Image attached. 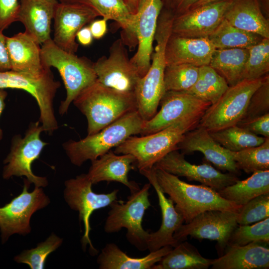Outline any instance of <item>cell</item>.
I'll list each match as a JSON object with an SVG mask.
<instances>
[{
	"mask_svg": "<svg viewBox=\"0 0 269 269\" xmlns=\"http://www.w3.org/2000/svg\"><path fill=\"white\" fill-rule=\"evenodd\" d=\"M154 169L162 191L175 204V207L182 215L185 224L206 211L238 212L242 206L223 198L218 191L207 185L189 184L163 170Z\"/></svg>",
	"mask_w": 269,
	"mask_h": 269,
	"instance_id": "1",
	"label": "cell"
},
{
	"mask_svg": "<svg viewBox=\"0 0 269 269\" xmlns=\"http://www.w3.org/2000/svg\"><path fill=\"white\" fill-rule=\"evenodd\" d=\"M73 103L87 120V135L96 134L125 114L137 110L134 93L117 91L98 80Z\"/></svg>",
	"mask_w": 269,
	"mask_h": 269,
	"instance_id": "2",
	"label": "cell"
},
{
	"mask_svg": "<svg viewBox=\"0 0 269 269\" xmlns=\"http://www.w3.org/2000/svg\"><path fill=\"white\" fill-rule=\"evenodd\" d=\"M144 122L137 110L133 111L96 134L78 141L70 139L65 142L63 148L71 162L80 166L119 145L129 137L140 134Z\"/></svg>",
	"mask_w": 269,
	"mask_h": 269,
	"instance_id": "3",
	"label": "cell"
},
{
	"mask_svg": "<svg viewBox=\"0 0 269 269\" xmlns=\"http://www.w3.org/2000/svg\"><path fill=\"white\" fill-rule=\"evenodd\" d=\"M200 119L178 122L157 132L140 137L131 136L115 147L116 154H130L135 159L138 170L149 169L177 144L187 132L196 128Z\"/></svg>",
	"mask_w": 269,
	"mask_h": 269,
	"instance_id": "4",
	"label": "cell"
},
{
	"mask_svg": "<svg viewBox=\"0 0 269 269\" xmlns=\"http://www.w3.org/2000/svg\"><path fill=\"white\" fill-rule=\"evenodd\" d=\"M41 57L44 65L56 68L63 80L66 97L61 101L59 112L62 116L70 105L86 88L97 80L93 62L85 57H78L58 46L50 39L41 45Z\"/></svg>",
	"mask_w": 269,
	"mask_h": 269,
	"instance_id": "5",
	"label": "cell"
},
{
	"mask_svg": "<svg viewBox=\"0 0 269 269\" xmlns=\"http://www.w3.org/2000/svg\"><path fill=\"white\" fill-rule=\"evenodd\" d=\"M149 183L145 184L137 191L131 193L124 202L117 200L112 203L106 220L104 230L107 233H117L126 228L129 242L137 250H147L148 232L142 224L145 211L151 205L149 200Z\"/></svg>",
	"mask_w": 269,
	"mask_h": 269,
	"instance_id": "6",
	"label": "cell"
},
{
	"mask_svg": "<svg viewBox=\"0 0 269 269\" xmlns=\"http://www.w3.org/2000/svg\"><path fill=\"white\" fill-rule=\"evenodd\" d=\"M170 35L168 27L159 26L157 28L154 35L156 44L151 55L150 67L139 79L134 92L137 111L144 121L151 119L157 113L160 100L165 92V49Z\"/></svg>",
	"mask_w": 269,
	"mask_h": 269,
	"instance_id": "7",
	"label": "cell"
},
{
	"mask_svg": "<svg viewBox=\"0 0 269 269\" xmlns=\"http://www.w3.org/2000/svg\"><path fill=\"white\" fill-rule=\"evenodd\" d=\"M263 77L243 80L229 86L206 110L198 126L210 133L237 125L241 120L252 94L261 85Z\"/></svg>",
	"mask_w": 269,
	"mask_h": 269,
	"instance_id": "8",
	"label": "cell"
},
{
	"mask_svg": "<svg viewBox=\"0 0 269 269\" xmlns=\"http://www.w3.org/2000/svg\"><path fill=\"white\" fill-rule=\"evenodd\" d=\"M60 86L51 71L35 77L13 70L0 72V88L24 90L36 100L40 111L39 122L44 132L52 134L58 128L53 101Z\"/></svg>",
	"mask_w": 269,
	"mask_h": 269,
	"instance_id": "9",
	"label": "cell"
},
{
	"mask_svg": "<svg viewBox=\"0 0 269 269\" xmlns=\"http://www.w3.org/2000/svg\"><path fill=\"white\" fill-rule=\"evenodd\" d=\"M43 131L39 121L31 122L23 137L19 134L13 137L10 151L3 161L5 164L2 172L3 179L24 176L35 187H45L48 185L46 177L35 175L31 169L32 163L39 157L48 144L40 138Z\"/></svg>",
	"mask_w": 269,
	"mask_h": 269,
	"instance_id": "10",
	"label": "cell"
},
{
	"mask_svg": "<svg viewBox=\"0 0 269 269\" xmlns=\"http://www.w3.org/2000/svg\"><path fill=\"white\" fill-rule=\"evenodd\" d=\"M64 197L65 201L72 210L79 212V219L82 221L84 233L82 238V247L89 244L91 253L96 254L97 250L93 247L89 235L91 230L90 219L94 211L105 208L117 200L118 189L108 193H96L92 190V183L87 174H81L65 181Z\"/></svg>",
	"mask_w": 269,
	"mask_h": 269,
	"instance_id": "11",
	"label": "cell"
},
{
	"mask_svg": "<svg viewBox=\"0 0 269 269\" xmlns=\"http://www.w3.org/2000/svg\"><path fill=\"white\" fill-rule=\"evenodd\" d=\"M30 184L27 179H24L21 193L0 207V230L2 244L13 234L25 236L30 233L31 216L50 202L41 187H35L32 192H29Z\"/></svg>",
	"mask_w": 269,
	"mask_h": 269,
	"instance_id": "12",
	"label": "cell"
},
{
	"mask_svg": "<svg viewBox=\"0 0 269 269\" xmlns=\"http://www.w3.org/2000/svg\"><path fill=\"white\" fill-rule=\"evenodd\" d=\"M159 112L144 121L140 136L151 134L183 120L201 119L211 105L183 91H167L162 96Z\"/></svg>",
	"mask_w": 269,
	"mask_h": 269,
	"instance_id": "13",
	"label": "cell"
},
{
	"mask_svg": "<svg viewBox=\"0 0 269 269\" xmlns=\"http://www.w3.org/2000/svg\"><path fill=\"white\" fill-rule=\"evenodd\" d=\"M93 66L101 84L120 92L134 93L141 77L129 58L121 38L112 43L108 57H100Z\"/></svg>",
	"mask_w": 269,
	"mask_h": 269,
	"instance_id": "14",
	"label": "cell"
},
{
	"mask_svg": "<svg viewBox=\"0 0 269 269\" xmlns=\"http://www.w3.org/2000/svg\"><path fill=\"white\" fill-rule=\"evenodd\" d=\"M238 212L219 210L203 212L189 223L183 224L174 233L173 237L179 243L188 236L199 240L216 241L218 251L223 253L232 233L238 226Z\"/></svg>",
	"mask_w": 269,
	"mask_h": 269,
	"instance_id": "15",
	"label": "cell"
},
{
	"mask_svg": "<svg viewBox=\"0 0 269 269\" xmlns=\"http://www.w3.org/2000/svg\"><path fill=\"white\" fill-rule=\"evenodd\" d=\"M233 0H218L174 15L171 33L187 38H208L223 20Z\"/></svg>",
	"mask_w": 269,
	"mask_h": 269,
	"instance_id": "16",
	"label": "cell"
},
{
	"mask_svg": "<svg viewBox=\"0 0 269 269\" xmlns=\"http://www.w3.org/2000/svg\"><path fill=\"white\" fill-rule=\"evenodd\" d=\"M99 13L90 5L80 2H60L54 13V42L62 49L72 53L77 51L76 34L91 23Z\"/></svg>",
	"mask_w": 269,
	"mask_h": 269,
	"instance_id": "17",
	"label": "cell"
},
{
	"mask_svg": "<svg viewBox=\"0 0 269 269\" xmlns=\"http://www.w3.org/2000/svg\"><path fill=\"white\" fill-rule=\"evenodd\" d=\"M177 176L185 177L188 180L196 181L217 191L233 184L239 179L236 175L223 173L207 163L193 164L186 161L184 154L173 150L156 162L153 166Z\"/></svg>",
	"mask_w": 269,
	"mask_h": 269,
	"instance_id": "18",
	"label": "cell"
},
{
	"mask_svg": "<svg viewBox=\"0 0 269 269\" xmlns=\"http://www.w3.org/2000/svg\"><path fill=\"white\" fill-rule=\"evenodd\" d=\"M162 6V0H141L135 13V33L138 48L131 61L141 78L150 66L153 42Z\"/></svg>",
	"mask_w": 269,
	"mask_h": 269,
	"instance_id": "19",
	"label": "cell"
},
{
	"mask_svg": "<svg viewBox=\"0 0 269 269\" xmlns=\"http://www.w3.org/2000/svg\"><path fill=\"white\" fill-rule=\"evenodd\" d=\"M148 180L157 194L160 208L162 221L159 229L149 233L147 249L154 251L165 246L176 247L179 243L174 238V233L184 222L181 213L177 211L174 203L170 198H167L159 186L155 174L153 167L149 169L139 171Z\"/></svg>",
	"mask_w": 269,
	"mask_h": 269,
	"instance_id": "20",
	"label": "cell"
},
{
	"mask_svg": "<svg viewBox=\"0 0 269 269\" xmlns=\"http://www.w3.org/2000/svg\"><path fill=\"white\" fill-rule=\"evenodd\" d=\"M6 43L11 70L35 77L51 71L42 62L40 44L25 31L6 36Z\"/></svg>",
	"mask_w": 269,
	"mask_h": 269,
	"instance_id": "21",
	"label": "cell"
},
{
	"mask_svg": "<svg viewBox=\"0 0 269 269\" xmlns=\"http://www.w3.org/2000/svg\"><path fill=\"white\" fill-rule=\"evenodd\" d=\"M177 147L183 154L200 151L218 169L239 174L240 169L229 150L216 141L208 131L198 125L185 134Z\"/></svg>",
	"mask_w": 269,
	"mask_h": 269,
	"instance_id": "22",
	"label": "cell"
},
{
	"mask_svg": "<svg viewBox=\"0 0 269 269\" xmlns=\"http://www.w3.org/2000/svg\"><path fill=\"white\" fill-rule=\"evenodd\" d=\"M134 157L130 154H116L110 150L91 161L87 175L92 184L102 181H115L127 186L131 193L138 190V184L130 181L128 174L134 168Z\"/></svg>",
	"mask_w": 269,
	"mask_h": 269,
	"instance_id": "23",
	"label": "cell"
},
{
	"mask_svg": "<svg viewBox=\"0 0 269 269\" xmlns=\"http://www.w3.org/2000/svg\"><path fill=\"white\" fill-rule=\"evenodd\" d=\"M216 48L207 38H191L171 34L165 49L166 66L188 64L209 65Z\"/></svg>",
	"mask_w": 269,
	"mask_h": 269,
	"instance_id": "24",
	"label": "cell"
},
{
	"mask_svg": "<svg viewBox=\"0 0 269 269\" xmlns=\"http://www.w3.org/2000/svg\"><path fill=\"white\" fill-rule=\"evenodd\" d=\"M58 0H20L17 21L42 45L51 39V25Z\"/></svg>",
	"mask_w": 269,
	"mask_h": 269,
	"instance_id": "25",
	"label": "cell"
},
{
	"mask_svg": "<svg viewBox=\"0 0 269 269\" xmlns=\"http://www.w3.org/2000/svg\"><path fill=\"white\" fill-rule=\"evenodd\" d=\"M267 244L253 242L244 246L229 245L223 254L213 259L212 269H267L269 249Z\"/></svg>",
	"mask_w": 269,
	"mask_h": 269,
	"instance_id": "26",
	"label": "cell"
},
{
	"mask_svg": "<svg viewBox=\"0 0 269 269\" xmlns=\"http://www.w3.org/2000/svg\"><path fill=\"white\" fill-rule=\"evenodd\" d=\"M173 247L165 246L142 258L129 256L115 243H108L97 258L100 269H151Z\"/></svg>",
	"mask_w": 269,
	"mask_h": 269,
	"instance_id": "27",
	"label": "cell"
},
{
	"mask_svg": "<svg viewBox=\"0 0 269 269\" xmlns=\"http://www.w3.org/2000/svg\"><path fill=\"white\" fill-rule=\"evenodd\" d=\"M224 18L237 28L269 38V21L258 0H233Z\"/></svg>",
	"mask_w": 269,
	"mask_h": 269,
	"instance_id": "28",
	"label": "cell"
},
{
	"mask_svg": "<svg viewBox=\"0 0 269 269\" xmlns=\"http://www.w3.org/2000/svg\"><path fill=\"white\" fill-rule=\"evenodd\" d=\"M103 18L113 20L122 29V38L130 49L137 45L135 33V18L124 0H85Z\"/></svg>",
	"mask_w": 269,
	"mask_h": 269,
	"instance_id": "29",
	"label": "cell"
},
{
	"mask_svg": "<svg viewBox=\"0 0 269 269\" xmlns=\"http://www.w3.org/2000/svg\"><path fill=\"white\" fill-rule=\"evenodd\" d=\"M218 192L226 200L243 206L261 194L269 193V170L254 172L247 179H239Z\"/></svg>",
	"mask_w": 269,
	"mask_h": 269,
	"instance_id": "30",
	"label": "cell"
},
{
	"mask_svg": "<svg viewBox=\"0 0 269 269\" xmlns=\"http://www.w3.org/2000/svg\"><path fill=\"white\" fill-rule=\"evenodd\" d=\"M249 54V49L246 48L216 49L209 66L231 86L242 81L243 71Z\"/></svg>",
	"mask_w": 269,
	"mask_h": 269,
	"instance_id": "31",
	"label": "cell"
},
{
	"mask_svg": "<svg viewBox=\"0 0 269 269\" xmlns=\"http://www.w3.org/2000/svg\"><path fill=\"white\" fill-rule=\"evenodd\" d=\"M151 269H207L213 259L204 258L187 242H180Z\"/></svg>",
	"mask_w": 269,
	"mask_h": 269,
	"instance_id": "32",
	"label": "cell"
},
{
	"mask_svg": "<svg viewBox=\"0 0 269 269\" xmlns=\"http://www.w3.org/2000/svg\"><path fill=\"white\" fill-rule=\"evenodd\" d=\"M216 49L246 48L259 43L260 35L237 28L225 18L207 38Z\"/></svg>",
	"mask_w": 269,
	"mask_h": 269,
	"instance_id": "33",
	"label": "cell"
},
{
	"mask_svg": "<svg viewBox=\"0 0 269 269\" xmlns=\"http://www.w3.org/2000/svg\"><path fill=\"white\" fill-rule=\"evenodd\" d=\"M229 87L223 77L210 66L205 65L199 67V75L196 82L185 92L212 105Z\"/></svg>",
	"mask_w": 269,
	"mask_h": 269,
	"instance_id": "34",
	"label": "cell"
},
{
	"mask_svg": "<svg viewBox=\"0 0 269 269\" xmlns=\"http://www.w3.org/2000/svg\"><path fill=\"white\" fill-rule=\"evenodd\" d=\"M209 133L216 141L231 151H238L260 145L266 139L238 125Z\"/></svg>",
	"mask_w": 269,
	"mask_h": 269,
	"instance_id": "35",
	"label": "cell"
},
{
	"mask_svg": "<svg viewBox=\"0 0 269 269\" xmlns=\"http://www.w3.org/2000/svg\"><path fill=\"white\" fill-rule=\"evenodd\" d=\"M229 152L239 169L246 173L269 170V138L260 145Z\"/></svg>",
	"mask_w": 269,
	"mask_h": 269,
	"instance_id": "36",
	"label": "cell"
},
{
	"mask_svg": "<svg viewBox=\"0 0 269 269\" xmlns=\"http://www.w3.org/2000/svg\"><path fill=\"white\" fill-rule=\"evenodd\" d=\"M199 72V67L188 64L166 66L164 73L165 91H187L196 82Z\"/></svg>",
	"mask_w": 269,
	"mask_h": 269,
	"instance_id": "37",
	"label": "cell"
},
{
	"mask_svg": "<svg viewBox=\"0 0 269 269\" xmlns=\"http://www.w3.org/2000/svg\"><path fill=\"white\" fill-rule=\"evenodd\" d=\"M249 49V57L245 64L242 80L257 79L269 72V38H264Z\"/></svg>",
	"mask_w": 269,
	"mask_h": 269,
	"instance_id": "38",
	"label": "cell"
},
{
	"mask_svg": "<svg viewBox=\"0 0 269 269\" xmlns=\"http://www.w3.org/2000/svg\"><path fill=\"white\" fill-rule=\"evenodd\" d=\"M63 239L52 233L35 248L24 250L14 258L18 263L28 265L31 269H43L47 257L62 244Z\"/></svg>",
	"mask_w": 269,
	"mask_h": 269,
	"instance_id": "39",
	"label": "cell"
},
{
	"mask_svg": "<svg viewBox=\"0 0 269 269\" xmlns=\"http://www.w3.org/2000/svg\"><path fill=\"white\" fill-rule=\"evenodd\" d=\"M253 242L269 243V218L252 225H239L232 233L227 246H244Z\"/></svg>",
	"mask_w": 269,
	"mask_h": 269,
	"instance_id": "40",
	"label": "cell"
},
{
	"mask_svg": "<svg viewBox=\"0 0 269 269\" xmlns=\"http://www.w3.org/2000/svg\"><path fill=\"white\" fill-rule=\"evenodd\" d=\"M269 217V193L261 194L243 205L238 212L237 223L250 225Z\"/></svg>",
	"mask_w": 269,
	"mask_h": 269,
	"instance_id": "41",
	"label": "cell"
},
{
	"mask_svg": "<svg viewBox=\"0 0 269 269\" xmlns=\"http://www.w3.org/2000/svg\"><path fill=\"white\" fill-rule=\"evenodd\" d=\"M269 113V75L252 94L246 111L239 123L245 122Z\"/></svg>",
	"mask_w": 269,
	"mask_h": 269,
	"instance_id": "42",
	"label": "cell"
},
{
	"mask_svg": "<svg viewBox=\"0 0 269 269\" xmlns=\"http://www.w3.org/2000/svg\"><path fill=\"white\" fill-rule=\"evenodd\" d=\"M20 0H0V29L3 30L16 21Z\"/></svg>",
	"mask_w": 269,
	"mask_h": 269,
	"instance_id": "43",
	"label": "cell"
},
{
	"mask_svg": "<svg viewBox=\"0 0 269 269\" xmlns=\"http://www.w3.org/2000/svg\"><path fill=\"white\" fill-rule=\"evenodd\" d=\"M237 125L244 128L253 134L269 138V113L251 120L239 123Z\"/></svg>",
	"mask_w": 269,
	"mask_h": 269,
	"instance_id": "44",
	"label": "cell"
},
{
	"mask_svg": "<svg viewBox=\"0 0 269 269\" xmlns=\"http://www.w3.org/2000/svg\"><path fill=\"white\" fill-rule=\"evenodd\" d=\"M0 29V72L11 70L5 36Z\"/></svg>",
	"mask_w": 269,
	"mask_h": 269,
	"instance_id": "45",
	"label": "cell"
},
{
	"mask_svg": "<svg viewBox=\"0 0 269 269\" xmlns=\"http://www.w3.org/2000/svg\"><path fill=\"white\" fill-rule=\"evenodd\" d=\"M107 20L102 19L93 20L89 25L93 37L99 39L104 37L107 31Z\"/></svg>",
	"mask_w": 269,
	"mask_h": 269,
	"instance_id": "46",
	"label": "cell"
},
{
	"mask_svg": "<svg viewBox=\"0 0 269 269\" xmlns=\"http://www.w3.org/2000/svg\"><path fill=\"white\" fill-rule=\"evenodd\" d=\"M76 38L79 43L83 46L90 45L93 41V36L89 26H84L77 32Z\"/></svg>",
	"mask_w": 269,
	"mask_h": 269,
	"instance_id": "47",
	"label": "cell"
},
{
	"mask_svg": "<svg viewBox=\"0 0 269 269\" xmlns=\"http://www.w3.org/2000/svg\"><path fill=\"white\" fill-rule=\"evenodd\" d=\"M177 14H181L188 10L195 3L200 0H171Z\"/></svg>",
	"mask_w": 269,
	"mask_h": 269,
	"instance_id": "48",
	"label": "cell"
},
{
	"mask_svg": "<svg viewBox=\"0 0 269 269\" xmlns=\"http://www.w3.org/2000/svg\"><path fill=\"white\" fill-rule=\"evenodd\" d=\"M7 96V92L4 89L0 88V117L2 113V112L5 108V100ZM3 137V132L0 128V140Z\"/></svg>",
	"mask_w": 269,
	"mask_h": 269,
	"instance_id": "49",
	"label": "cell"
},
{
	"mask_svg": "<svg viewBox=\"0 0 269 269\" xmlns=\"http://www.w3.org/2000/svg\"><path fill=\"white\" fill-rule=\"evenodd\" d=\"M140 0H124L134 14H135L136 12Z\"/></svg>",
	"mask_w": 269,
	"mask_h": 269,
	"instance_id": "50",
	"label": "cell"
},
{
	"mask_svg": "<svg viewBox=\"0 0 269 269\" xmlns=\"http://www.w3.org/2000/svg\"><path fill=\"white\" fill-rule=\"evenodd\" d=\"M220 0H200L195 3L190 9L197 7L207 3L213 2Z\"/></svg>",
	"mask_w": 269,
	"mask_h": 269,
	"instance_id": "51",
	"label": "cell"
},
{
	"mask_svg": "<svg viewBox=\"0 0 269 269\" xmlns=\"http://www.w3.org/2000/svg\"><path fill=\"white\" fill-rule=\"evenodd\" d=\"M85 0H59L60 2H83Z\"/></svg>",
	"mask_w": 269,
	"mask_h": 269,
	"instance_id": "52",
	"label": "cell"
},
{
	"mask_svg": "<svg viewBox=\"0 0 269 269\" xmlns=\"http://www.w3.org/2000/svg\"><path fill=\"white\" fill-rule=\"evenodd\" d=\"M58 0L59 1V0Z\"/></svg>",
	"mask_w": 269,
	"mask_h": 269,
	"instance_id": "53",
	"label": "cell"
},
{
	"mask_svg": "<svg viewBox=\"0 0 269 269\" xmlns=\"http://www.w3.org/2000/svg\"></svg>",
	"mask_w": 269,
	"mask_h": 269,
	"instance_id": "54",
	"label": "cell"
}]
</instances>
